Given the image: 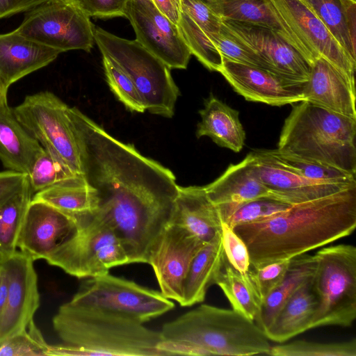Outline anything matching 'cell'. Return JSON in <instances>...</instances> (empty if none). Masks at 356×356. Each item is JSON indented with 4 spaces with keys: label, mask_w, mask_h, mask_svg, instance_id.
<instances>
[{
    "label": "cell",
    "mask_w": 356,
    "mask_h": 356,
    "mask_svg": "<svg viewBox=\"0 0 356 356\" xmlns=\"http://www.w3.org/2000/svg\"><path fill=\"white\" fill-rule=\"evenodd\" d=\"M219 72L235 92L248 101L281 106L305 100V83L289 81L261 68L222 57Z\"/></svg>",
    "instance_id": "18"
},
{
    "label": "cell",
    "mask_w": 356,
    "mask_h": 356,
    "mask_svg": "<svg viewBox=\"0 0 356 356\" xmlns=\"http://www.w3.org/2000/svg\"><path fill=\"white\" fill-rule=\"evenodd\" d=\"M180 8L205 32H219L222 19L204 0H180Z\"/></svg>",
    "instance_id": "44"
},
{
    "label": "cell",
    "mask_w": 356,
    "mask_h": 356,
    "mask_svg": "<svg viewBox=\"0 0 356 356\" xmlns=\"http://www.w3.org/2000/svg\"><path fill=\"white\" fill-rule=\"evenodd\" d=\"M73 216L39 201H31L18 239L17 248L33 261L47 260L77 227Z\"/></svg>",
    "instance_id": "17"
},
{
    "label": "cell",
    "mask_w": 356,
    "mask_h": 356,
    "mask_svg": "<svg viewBox=\"0 0 356 356\" xmlns=\"http://www.w3.org/2000/svg\"><path fill=\"white\" fill-rule=\"evenodd\" d=\"M42 148L17 120L8 103L1 105L0 161L3 167L27 175Z\"/></svg>",
    "instance_id": "24"
},
{
    "label": "cell",
    "mask_w": 356,
    "mask_h": 356,
    "mask_svg": "<svg viewBox=\"0 0 356 356\" xmlns=\"http://www.w3.org/2000/svg\"><path fill=\"white\" fill-rule=\"evenodd\" d=\"M252 154L254 169L268 189L270 197L291 206L356 185V182H330L307 179L286 169L261 150Z\"/></svg>",
    "instance_id": "19"
},
{
    "label": "cell",
    "mask_w": 356,
    "mask_h": 356,
    "mask_svg": "<svg viewBox=\"0 0 356 356\" xmlns=\"http://www.w3.org/2000/svg\"><path fill=\"white\" fill-rule=\"evenodd\" d=\"M159 348L165 355H267L264 332L234 309L202 305L165 323Z\"/></svg>",
    "instance_id": "4"
},
{
    "label": "cell",
    "mask_w": 356,
    "mask_h": 356,
    "mask_svg": "<svg viewBox=\"0 0 356 356\" xmlns=\"http://www.w3.org/2000/svg\"><path fill=\"white\" fill-rule=\"evenodd\" d=\"M75 218L76 230L46 260L49 264L78 278H89L129 264L120 239L108 224L92 214Z\"/></svg>",
    "instance_id": "8"
},
{
    "label": "cell",
    "mask_w": 356,
    "mask_h": 356,
    "mask_svg": "<svg viewBox=\"0 0 356 356\" xmlns=\"http://www.w3.org/2000/svg\"><path fill=\"white\" fill-rule=\"evenodd\" d=\"M356 62L355 0H300Z\"/></svg>",
    "instance_id": "28"
},
{
    "label": "cell",
    "mask_w": 356,
    "mask_h": 356,
    "mask_svg": "<svg viewBox=\"0 0 356 356\" xmlns=\"http://www.w3.org/2000/svg\"><path fill=\"white\" fill-rule=\"evenodd\" d=\"M204 1H206L208 3V5L209 6L218 0H204Z\"/></svg>",
    "instance_id": "51"
},
{
    "label": "cell",
    "mask_w": 356,
    "mask_h": 356,
    "mask_svg": "<svg viewBox=\"0 0 356 356\" xmlns=\"http://www.w3.org/2000/svg\"><path fill=\"white\" fill-rule=\"evenodd\" d=\"M69 302L115 312L143 323L175 307L161 291L108 273L84 280Z\"/></svg>",
    "instance_id": "11"
},
{
    "label": "cell",
    "mask_w": 356,
    "mask_h": 356,
    "mask_svg": "<svg viewBox=\"0 0 356 356\" xmlns=\"http://www.w3.org/2000/svg\"><path fill=\"white\" fill-rule=\"evenodd\" d=\"M68 108L53 92L41 91L26 96L12 108L17 120L44 149L83 175L79 140Z\"/></svg>",
    "instance_id": "9"
},
{
    "label": "cell",
    "mask_w": 356,
    "mask_h": 356,
    "mask_svg": "<svg viewBox=\"0 0 356 356\" xmlns=\"http://www.w3.org/2000/svg\"><path fill=\"white\" fill-rule=\"evenodd\" d=\"M356 227V185L292 205L268 218L233 228L250 266L291 259L350 235Z\"/></svg>",
    "instance_id": "2"
},
{
    "label": "cell",
    "mask_w": 356,
    "mask_h": 356,
    "mask_svg": "<svg viewBox=\"0 0 356 356\" xmlns=\"http://www.w3.org/2000/svg\"><path fill=\"white\" fill-rule=\"evenodd\" d=\"M221 236L225 257L228 262L240 272L245 273L250 268L248 248L233 228L222 223Z\"/></svg>",
    "instance_id": "43"
},
{
    "label": "cell",
    "mask_w": 356,
    "mask_h": 356,
    "mask_svg": "<svg viewBox=\"0 0 356 356\" xmlns=\"http://www.w3.org/2000/svg\"><path fill=\"white\" fill-rule=\"evenodd\" d=\"M6 269L8 293L0 315V344L24 330L33 321L40 306L38 276L34 261L17 250L9 258L0 261Z\"/></svg>",
    "instance_id": "15"
},
{
    "label": "cell",
    "mask_w": 356,
    "mask_h": 356,
    "mask_svg": "<svg viewBox=\"0 0 356 356\" xmlns=\"http://www.w3.org/2000/svg\"><path fill=\"white\" fill-rule=\"evenodd\" d=\"M136 40L170 69H186L191 53L178 29L152 0H128L124 11Z\"/></svg>",
    "instance_id": "13"
},
{
    "label": "cell",
    "mask_w": 356,
    "mask_h": 356,
    "mask_svg": "<svg viewBox=\"0 0 356 356\" xmlns=\"http://www.w3.org/2000/svg\"><path fill=\"white\" fill-rule=\"evenodd\" d=\"M63 345H49L50 355L165 356L159 332L127 315L69 302L52 319Z\"/></svg>",
    "instance_id": "3"
},
{
    "label": "cell",
    "mask_w": 356,
    "mask_h": 356,
    "mask_svg": "<svg viewBox=\"0 0 356 356\" xmlns=\"http://www.w3.org/2000/svg\"><path fill=\"white\" fill-rule=\"evenodd\" d=\"M273 356H356V341L338 343H318L296 340L270 346L268 353Z\"/></svg>",
    "instance_id": "37"
},
{
    "label": "cell",
    "mask_w": 356,
    "mask_h": 356,
    "mask_svg": "<svg viewBox=\"0 0 356 356\" xmlns=\"http://www.w3.org/2000/svg\"><path fill=\"white\" fill-rule=\"evenodd\" d=\"M33 192L26 179L23 186L0 204V261L17 249V239Z\"/></svg>",
    "instance_id": "33"
},
{
    "label": "cell",
    "mask_w": 356,
    "mask_h": 356,
    "mask_svg": "<svg viewBox=\"0 0 356 356\" xmlns=\"http://www.w3.org/2000/svg\"><path fill=\"white\" fill-rule=\"evenodd\" d=\"M60 51L31 40L15 30L0 34V86H10L54 60Z\"/></svg>",
    "instance_id": "22"
},
{
    "label": "cell",
    "mask_w": 356,
    "mask_h": 356,
    "mask_svg": "<svg viewBox=\"0 0 356 356\" xmlns=\"http://www.w3.org/2000/svg\"><path fill=\"white\" fill-rule=\"evenodd\" d=\"M170 223L206 243L221 232L222 222L204 186H179Z\"/></svg>",
    "instance_id": "23"
},
{
    "label": "cell",
    "mask_w": 356,
    "mask_h": 356,
    "mask_svg": "<svg viewBox=\"0 0 356 356\" xmlns=\"http://www.w3.org/2000/svg\"><path fill=\"white\" fill-rule=\"evenodd\" d=\"M26 179L24 173L8 170L0 172V204L18 191Z\"/></svg>",
    "instance_id": "46"
},
{
    "label": "cell",
    "mask_w": 356,
    "mask_h": 356,
    "mask_svg": "<svg viewBox=\"0 0 356 356\" xmlns=\"http://www.w3.org/2000/svg\"><path fill=\"white\" fill-rule=\"evenodd\" d=\"M209 6L223 20L248 23L271 29L283 36L298 50L295 42L284 31L266 0H218Z\"/></svg>",
    "instance_id": "32"
},
{
    "label": "cell",
    "mask_w": 356,
    "mask_h": 356,
    "mask_svg": "<svg viewBox=\"0 0 356 356\" xmlns=\"http://www.w3.org/2000/svg\"><path fill=\"white\" fill-rule=\"evenodd\" d=\"M248 271H238L225 257L215 284L220 287L232 309L254 321L259 312L261 302Z\"/></svg>",
    "instance_id": "31"
},
{
    "label": "cell",
    "mask_w": 356,
    "mask_h": 356,
    "mask_svg": "<svg viewBox=\"0 0 356 356\" xmlns=\"http://www.w3.org/2000/svg\"><path fill=\"white\" fill-rule=\"evenodd\" d=\"M252 161L250 152L243 161L229 165L218 178L204 186L222 223L227 222L240 205L257 198L270 197L269 191L257 176Z\"/></svg>",
    "instance_id": "20"
},
{
    "label": "cell",
    "mask_w": 356,
    "mask_h": 356,
    "mask_svg": "<svg viewBox=\"0 0 356 356\" xmlns=\"http://www.w3.org/2000/svg\"><path fill=\"white\" fill-rule=\"evenodd\" d=\"M90 17L111 18L124 17L128 0H78Z\"/></svg>",
    "instance_id": "45"
},
{
    "label": "cell",
    "mask_w": 356,
    "mask_h": 356,
    "mask_svg": "<svg viewBox=\"0 0 356 356\" xmlns=\"http://www.w3.org/2000/svg\"><path fill=\"white\" fill-rule=\"evenodd\" d=\"M204 244L177 225L170 222L165 227L153 245L148 260L163 296L181 303L190 265Z\"/></svg>",
    "instance_id": "14"
},
{
    "label": "cell",
    "mask_w": 356,
    "mask_h": 356,
    "mask_svg": "<svg viewBox=\"0 0 356 356\" xmlns=\"http://www.w3.org/2000/svg\"><path fill=\"white\" fill-rule=\"evenodd\" d=\"M8 293V277L6 269L0 262V315L2 313L7 300Z\"/></svg>",
    "instance_id": "49"
},
{
    "label": "cell",
    "mask_w": 356,
    "mask_h": 356,
    "mask_svg": "<svg viewBox=\"0 0 356 356\" xmlns=\"http://www.w3.org/2000/svg\"><path fill=\"white\" fill-rule=\"evenodd\" d=\"M49 344L32 321L26 328L0 344V356H48Z\"/></svg>",
    "instance_id": "40"
},
{
    "label": "cell",
    "mask_w": 356,
    "mask_h": 356,
    "mask_svg": "<svg viewBox=\"0 0 356 356\" xmlns=\"http://www.w3.org/2000/svg\"><path fill=\"white\" fill-rule=\"evenodd\" d=\"M222 24L250 47L265 61L268 72L293 83L309 80L311 65L275 31L252 24L222 21Z\"/></svg>",
    "instance_id": "16"
},
{
    "label": "cell",
    "mask_w": 356,
    "mask_h": 356,
    "mask_svg": "<svg viewBox=\"0 0 356 356\" xmlns=\"http://www.w3.org/2000/svg\"><path fill=\"white\" fill-rule=\"evenodd\" d=\"M291 207L269 197L257 198L240 205L226 224L234 228L237 225L254 222L282 213Z\"/></svg>",
    "instance_id": "41"
},
{
    "label": "cell",
    "mask_w": 356,
    "mask_h": 356,
    "mask_svg": "<svg viewBox=\"0 0 356 356\" xmlns=\"http://www.w3.org/2000/svg\"><path fill=\"white\" fill-rule=\"evenodd\" d=\"M303 95L305 101L356 119L355 81L323 58L311 66Z\"/></svg>",
    "instance_id": "21"
},
{
    "label": "cell",
    "mask_w": 356,
    "mask_h": 356,
    "mask_svg": "<svg viewBox=\"0 0 356 356\" xmlns=\"http://www.w3.org/2000/svg\"><path fill=\"white\" fill-rule=\"evenodd\" d=\"M106 81L116 97L131 111L143 113L146 111L144 102L129 76L113 60L102 56Z\"/></svg>",
    "instance_id": "39"
},
{
    "label": "cell",
    "mask_w": 356,
    "mask_h": 356,
    "mask_svg": "<svg viewBox=\"0 0 356 356\" xmlns=\"http://www.w3.org/2000/svg\"><path fill=\"white\" fill-rule=\"evenodd\" d=\"M209 35L222 57L268 71L266 63L259 55L222 24L218 33Z\"/></svg>",
    "instance_id": "38"
},
{
    "label": "cell",
    "mask_w": 356,
    "mask_h": 356,
    "mask_svg": "<svg viewBox=\"0 0 356 356\" xmlns=\"http://www.w3.org/2000/svg\"><path fill=\"white\" fill-rule=\"evenodd\" d=\"M8 103L7 102V93L2 89L0 86V106Z\"/></svg>",
    "instance_id": "50"
},
{
    "label": "cell",
    "mask_w": 356,
    "mask_h": 356,
    "mask_svg": "<svg viewBox=\"0 0 356 356\" xmlns=\"http://www.w3.org/2000/svg\"><path fill=\"white\" fill-rule=\"evenodd\" d=\"M314 257L313 284L318 305L310 329L351 326L356 318V248L331 245L316 252Z\"/></svg>",
    "instance_id": "7"
},
{
    "label": "cell",
    "mask_w": 356,
    "mask_h": 356,
    "mask_svg": "<svg viewBox=\"0 0 356 356\" xmlns=\"http://www.w3.org/2000/svg\"><path fill=\"white\" fill-rule=\"evenodd\" d=\"M93 35L102 56L113 60L133 81L146 110L171 118L180 92L170 69L136 40L120 38L95 26Z\"/></svg>",
    "instance_id": "6"
},
{
    "label": "cell",
    "mask_w": 356,
    "mask_h": 356,
    "mask_svg": "<svg viewBox=\"0 0 356 356\" xmlns=\"http://www.w3.org/2000/svg\"><path fill=\"white\" fill-rule=\"evenodd\" d=\"M317 305L312 276L284 302L264 332L267 338L274 342L283 343L309 330Z\"/></svg>",
    "instance_id": "25"
},
{
    "label": "cell",
    "mask_w": 356,
    "mask_h": 356,
    "mask_svg": "<svg viewBox=\"0 0 356 356\" xmlns=\"http://www.w3.org/2000/svg\"><path fill=\"white\" fill-rule=\"evenodd\" d=\"M26 175L35 193L62 181L82 175L73 171L57 154L42 148Z\"/></svg>",
    "instance_id": "36"
},
{
    "label": "cell",
    "mask_w": 356,
    "mask_h": 356,
    "mask_svg": "<svg viewBox=\"0 0 356 356\" xmlns=\"http://www.w3.org/2000/svg\"><path fill=\"white\" fill-rule=\"evenodd\" d=\"M291 259L273 262L258 268L250 266L248 273L261 303L282 280Z\"/></svg>",
    "instance_id": "42"
},
{
    "label": "cell",
    "mask_w": 356,
    "mask_h": 356,
    "mask_svg": "<svg viewBox=\"0 0 356 356\" xmlns=\"http://www.w3.org/2000/svg\"><path fill=\"white\" fill-rule=\"evenodd\" d=\"M32 200L44 202L74 217L90 215L97 207L95 192L83 175L38 191Z\"/></svg>",
    "instance_id": "29"
},
{
    "label": "cell",
    "mask_w": 356,
    "mask_h": 356,
    "mask_svg": "<svg viewBox=\"0 0 356 356\" xmlns=\"http://www.w3.org/2000/svg\"><path fill=\"white\" fill-rule=\"evenodd\" d=\"M281 26L312 66L319 58L332 63L355 81L356 62L319 19L300 0H266Z\"/></svg>",
    "instance_id": "12"
},
{
    "label": "cell",
    "mask_w": 356,
    "mask_h": 356,
    "mask_svg": "<svg viewBox=\"0 0 356 356\" xmlns=\"http://www.w3.org/2000/svg\"><path fill=\"white\" fill-rule=\"evenodd\" d=\"M156 7L174 24L177 25L181 8L180 0H152Z\"/></svg>",
    "instance_id": "48"
},
{
    "label": "cell",
    "mask_w": 356,
    "mask_h": 356,
    "mask_svg": "<svg viewBox=\"0 0 356 356\" xmlns=\"http://www.w3.org/2000/svg\"><path fill=\"white\" fill-rule=\"evenodd\" d=\"M177 27L191 55L208 70L220 72L222 56L211 41L209 34L181 10Z\"/></svg>",
    "instance_id": "35"
},
{
    "label": "cell",
    "mask_w": 356,
    "mask_h": 356,
    "mask_svg": "<svg viewBox=\"0 0 356 356\" xmlns=\"http://www.w3.org/2000/svg\"><path fill=\"white\" fill-rule=\"evenodd\" d=\"M94 26L78 0H46L27 11L15 30L60 53L90 51L95 42Z\"/></svg>",
    "instance_id": "10"
},
{
    "label": "cell",
    "mask_w": 356,
    "mask_h": 356,
    "mask_svg": "<svg viewBox=\"0 0 356 356\" xmlns=\"http://www.w3.org/2000/svg\"><path fill=\"white\" fill-rule=\"evenodd\" d=\"M225 258L220 232L193 257L184 280L181 306L189 307L204 301L208 289L215 284Z\"/></svg>",
    "instance_id": "27"
},
{
    "label": "cell",
    "mask_w": 356,
    "mask_h": 356,
    "mask_svg": "<svg viewBox=\"0 0 356 356\" xmlns=\"http://www.w3.org/2000/svg\"><path fill=\"white\" fill-rule=\"evenodd\" d=\"M280 165L303 177L321 181L356 182V176L320 162L275 149H262Z\"/></svg>",
    "instance_id": "34"
},
{
    "label": "cell",
    "mask_w": 356,
    "mask_h": 356,
    "mask_svg": "<svg viewBox=\"0 0 356 356\" xmlns=\"http://www.w3.org/2000/svg\"><path fill=\"white\" fill-rule=\"evenodd\" d=\"M201 121L197 124V138L208 136L220 147L239 152L245 140V132L238 111L231 108L211 94L200 111Z\"/></svg>",
    "instance_id": "26"
},
{
    "label": "cell",
    "mask_w": 356,
    "mask_h": 356,
    "mask_svg": "<svg viewBox=\"0 0 356 356\" xmlns=\"http://www.w3.org/2000/svg\"><path fill=\"white\" fill-rule=\"evenodd\" d=\"M316 268L314 255L303 254L291 259L282 280L266 297L254 322L265 332L287 299L304 282L314 275Z\"/></svg>",
    "instance_id": "30"
},
{
    "label": "cell",
    "mask_w": 356,
    "mask_h": 356,
    "mask_svg": "<svg viewBox=\"0 0 356 356\" xmlns=\"http://www.w3.org/2000/svg\"><path fill=\"white\" fill-rule=\"evenodd\" d=\"M46 0H0V19L27 12Z\"/></svg>",
    "instance_id": "47"
},
{
    "label": "cell",
    "mask_w": 356,
    "mask_h": 356,
    "mask_svg": "<svg viewBox=\"0 0 356 356\" xmlns=\"http://www.w3.org/2000/svg\"><path fill=\"white\" fill-rule=\"evenodd\" d=\"M68 113L79 140L83 176L97 197L92 214L115 231L129 264H147L172 218L179 188L174 174L77 108L69 106Z\"/></svg>",
    "instance_id": "1"
},
{
    "label": "cell",
    "mask_w": 356,
    "mask_h": 356,
    "mask_svg": "<svg viewBox=\"0 0 356 356\" xmlns=\"http://www.w3.org/2000/svg\"><path fill=\"white\" fill-rule=\"evenodd\" d=\"M356 119L307 101L293 104L277 149L356 176Z\"/></svg>",
    "instance_id": "5"
}]
</instances>
